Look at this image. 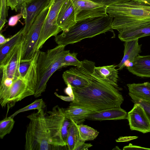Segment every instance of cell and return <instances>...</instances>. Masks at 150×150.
Segmentation results:
<instances>
[{
	"label": "cell",
	"mask_w": 150,
	"mask_h": 150,
	"mask_svg": "<svg viewBox=\"0 0 150 150\" xmlns=\"http://www.w3.org/2000/svg\"><path fill=\"white\" fill-rule=\"evenodd\" d=\"M74 122V121L65 116L61 132L63 139L66 144L69 128L73 124Z\"/></svg>",
	"instance_id": "29"
},
{
	"label": "cell",
	"mask_w": 150,
	"mask_h": 150,
	"mask_svg": "<svg viewBox=\"0 0 150 150\" xmlns=\"http://www.w3.org/2000/svg\"><path fill=\"white\" fill-rule=\"evenodd\" d=\"M66 0H51L50 8L44 22L36 48L40 50L47 40L62 31L57 21L60 9Z\"/></svg>",
	"instance_id": "8"
},
{
	"label": "cell",
	"mask_w": 150,
	"mask_h": 150,
	"mask_svg": "<svg viewBox=\"0 0 150 150\" xmlns=\"http://www.w3.org/2000/svg\"><path fill=\"white\" fill-rule=\"evenodd\" d=\"M139 39L125 42L124 56L120 63L116 65L118 69H122L130 62H133L141 52L142 45L139 44Z\"/></svg>",
	"instance_id": "16"
},
{
	"label": "cell",
	"mask_w": 150,
	"mask_h": 150,
	"mask_svg": "<svg viewBox=\"0 0 150 150\" xmlns=\"http://www.w3.org/2000/svg\"><path fill=\"white\" fill-rule=\"evenodd\" d=\"M47 112L42 109L27 116L30 122L25 133V150H59L67 147L61 132L64 108L55 105Z\"/></svg>",
	"instance_id": "1"
},
{
	"label": "cell",
	"mask_w": 150,
	"mask_h": 150,
	"mask_svg": "<svg viewBox=\"0 0 150 150\" xmlns=\"http://www.w3.org/2000/svg\"><path fill=\"white\" fill-rule=\"evenodd\" d=\"M46 106L42 99H37L31 104L16 111L10 116L13 118L18 114L28 111L37 109L38 111L44 109Z\"/></svg>",
	"instance_id": "25"
},
{
	"label": "cell",
	"mask_w": 150,
	"mask_h": 150,
	"mask_svg": "<svg viewBox=\"0 0 150 150\" xmlns=\"http://www.w3.org/2000/svg\"><path fill=\"white\" fill-rule=\"evenodd\" d=\"M77 127L80 139L85 142L94 140L99 133L96 130L87 125L77 124Z\"/></svg>",
	"instance_id": "24"
},
{
	"label": "cell",
	"mask_w": 150,
	"mask_h": 150,
	"mask_svg": "<svg viewBox=\"0 0 150 150\" xmlns=\"http://www.w3.org/2000/svg\"><path fill=\"white\" fill-rule=\"evenodd\" d=\"M66 46L58 45L45 52L40 51L37 64V84L34 95L38 98L46 90L47 83L50 77L57 70L64 67V59L70 52L65 50Z\"/></svg>",
	"instance_id": "4"
},
{
	"label": "cell",
	"mask_w": 150,
	"mask_h": 150,
	"mask_svg": "<svg viewBox=\"0 0 150 150\" xmlns=\"http://www.w3.org/2000/svg\"><path fill=\"white\" fill-rule=\"evenodd\" d=\"M74 6L71 0H66L58 14L57 24L62 31L67 30L76 23Z\"/></svg>",
	"instance_id": "14"
},
{
	"label": "cell",
	"mask_w": 150,
	"mask_h": 150,
	"mask_svg": "<svg viewBox=\"0 0 150 150\" xmlns=\"http://www.w3.org/2000/svg\"><path fill=\"white\" fill-rule=\"evenodd\" d=\"M25 36L4 58L0 62V80L6 78L16 79L19 76L18 69L21 62Z\"/></svg>",
	"instance_id": "9"
},
{
	"label": "cell",
	"mask_w": 150,
	"mask_h": 150,
	"mask_svg": "<svg viewBox=\"0 0 150 150\" xmlns=\"http://www.w3.org/2000/svg\"><path fill=\"white\" fill-rule=\"evenodd\" d=\"M66 85L67 87L65 88L64 92L66 94L68 95L71 98L72 101L74 98L73 88L69 84H67Z\"/></svg>",
	"instance_id": "37"
},
{
	"label": "cell",
	"mask_w": 150,
	"mask_h": 150,
	"mask_svg": "<svg viewBox=\"0 0 150 150\" xmlns=\"http://www.w3.org/2000/svg\"><path fill=\"white\" fill-rule=\"evenodd\" d=\"M50 5V2L37 16L28 31L24 36L21 62L31 61L36 52L38 41Z\"/></svg>",
	"instance_id": "6"
},
{
	"label": "cell",
	"mask_w": 150,
	"mask_h": 150,
	"mask_svg": "<svg viewBox=\"0 0 150 150\" xmlns=\"http://www.w3.org/2000/svg\"><path fill=\"white\" fill-rule=\"evenodd\" d=\"M78 53L76 52L69 53L64 59V67L68 66H74L79 67L82 64V61L79 60L77 58Z\"/></svg>",
	"instance_id": "27"
},
{
	"label": "cell",
	"mask_w": 150,
	"mask_h": 150,
	"mask_svg": "<svg viewBox=\"0 0 150 150\" xmlns=\"http://www.w3.org/2000/svg\"><path fill=\"white\" fill-rule=\"evenodd\" d=\"M77 125L74 122L69 129L66 145L69 150H74L76 145L81 140Z\"/></svg>",
	"instance_id": "23"
},
{
	"label": "cell",
	"mask_w": 150,
	"mask_h": 150,
	"mask_svg": "<svg viewBox=\"0 0 150 150\" xmlns=\"http://www.w3.org/2000/svg\"></svg>",
	"instance_id": "42"
},
{
	"label": "cell",
	"mask_w": 150,
	"mask_h": 150,
	"mask_svg": "<svg viewBox=\"0 0 150 150\" xmlns=\"http://www.w3.org/2000/svg\"><path fill=\"white\" fill-rule=\"evenodd\" d=\"M23 28L9 38L5 44L0 45V62L21 41L23 36Z\"/></svg>",
	"instance_id": "22"
},
{
	"label": "cell",
	"mask_w": 150,
	"mask_h": 150,
	"mask_svg": "<svg viewBox=\"0 0 150 150\" xmlns=\"http://www.w3.org/2000/svg\"><path fill=\"white\" fill-rule=\"evenodd\" d=\"M51 0H28L22 4L21 13L24 19L25 25L23 35L25 36L37 16L50 4Z\"/></svg>",
	"instance_id": "11"
},
{
	"label": "cell",
	"mask_w": 150,
	"mask_h": 150,
	"mask_svg": "<svg viewBox=\"0 0 150 150\" xmlns=\"http://www.w3.org/2000/svg\"><path fill=\"white\" fill-rule=\"evenodd\" d=\"M81 140L76 145L74 150H88L93 146L91 144L86 143Z\"/></svg>",
	"instance_id": "34"
},
{
	"label": "cell",
	"mask_w": 150,
	"mask_h": 150,
	"mask_svg": "<svg viewBox=\"0 0 150 150\" xmlns=\"http://www.w3.org/2000/svg\"><path fill=\"white\" fill-rule=\"evenodd\" d=\"M127 119L132 130L143 133L150 132V120L139 104L134 103L132 109L127 113Z\"/></svg>",
	"instance_id": "12"
},
{
	"label": "cell",
	"mask_w": 150,
	"mask_h": 150,
	"mask_svg": "<svg viewBox=\"0 0 150 150\" xmlns=\"http://www.w3.org/2000/svg\"><path fill=\"white\" fill-rule=\"evenodd\" d=\"M31 60L30 61L21 62L19 69V76L23 77L27 72L30 65Z\"/></svg>",
	"instance_id": "33"
},
{
	"label": "cell",
	"mask_w": 150,
	"mask_h": 150,
	"mask_svg": "<svg viewBox=\"0 0 150 150\" xmlns=\"http://www.w3.org/2000/svg\"><path fill=\"white\" fill-rule=\"evenodd\" d=\"M73 90L74 98L70 104L82 106L95 112L120 107L124 101L118 89L101 79L94 71L87 86L73 88Z\"/></svg>",
	"instance_id": "2"
},
{
	"label": "cell",
	"mask_w": 150,
	"mask_h": 150,
	"mask_svg": "<svg viewBox=\"0 0 150 150\" xmlns=\"http://www.w3.org/2000/svg\"><path fill=\"white\" fill-rule=\"evenodd\" d=\"M7 22L5 21L2 20V19L0 18V30L3 28L4 25L5 23Z\"/></svg>",
	"instance_id": "40"
},
{
	"label": "cell",
	"mask_w": 150,
	"mask_h": 150,
	"mask_svg": "<svg viewBox=\"0 0 150 150\" xmlns=\"http://www.w3.org/2000/svg\"><path fill=\"white\" fill-rule=\"evenodd\" d=\"M123 150H150V148H146L143 147L139 146L133 145L132 144L130 143L128 145L125 146L123 148Z\"/></svg>",
	"instance_id": "36"
},
{
	"label": "cell",
	"mask_w": 150,
	"mask_h": 150,
	"mask_svg": "<svg viewBox=\"0 0 150 150\" xmlns=\"http://www.w3.org/2000/svg\"><path fill=\"white\" fill-rule=\"evenodd\" d=\"M116 67L114 65L96 67L94 71L101 79L118 89V70L115 69Z\"/></svg>",
	"instance_id": "19"
},
{
	"label": "cell",
	"mask_w": 150,
	"mask_h": 150,
	"mask_svg": "<svg viewBox=\"0 0 150 150\" xmlns=\"http://www.w3.org/2000/svg\"><path fill=\"white\" fill-rule=\"evenodd\" d=\"M150 36V18L128 27L119 33L118 37L126 42Z\"/></svg>",
	"instance_id": "13"
},
{
	"label": "cell",
	"mask_w": 150,
	"mask_h": 150,
	"mask_svg": "<svg viewBox=\"0 0 150 150\" xmlns=\"http://www.w3.org/2000/svg\"><path fill=\"white\" fill-rule=\"evenodd\" d=\"M64 109L65 117L74 121L77 124L83 122L89 114L95 112L82 106L71 104H69L67 108Z\"/></svg>",
	"instance_id": "18"
},
{
	"label": "cell",
	"mask_w": 150,
	"mask_h": 150,
	"mask_svg": "<svg viewBox=\"0 0 150 150\" xmlns=\"http://www.w3.org/2000/svg\"><path fill=\"white\" fill-rule=\"evenodd\" d=\"M8 6L7 0H0V18L7 22Z\"/></svg>",
	"instance_id": "31"
},
{
	"label": "cell",
	"mask_w": 150,
	"mask_h": 150,
	"mask_svg": "<svg viewBox=\"0 0 150 150\" xmlns=\"http://www.w3.org/2000/svg\"><path fill=\"white\" fill-rule=\"evenodd\" d=\"M133 1L150 5V0H132Z\"/></svg>",
	"instance_id": "39"
},
{
	"label": "cell",
	"mask_w": 150,
	"mask_h": 150,
	"mask_svg": "<svg viewBox=\"0 0 150 150\" xmlns=\"http://www.w3.org/2000/svg\"><path fill=\"white\" fill-rule=\"evenodd\" d=\"M26 0H7L8 6H9L12 10H14L16 12L20 9L22 4Z\"/></svg>",
	"instance_id": "32"
},
{
	"label": "cell",
	"mask_w": 150,
	"mask_h": 150,
	"mask_svg": "<svg viewBox=\"0 0 150 150\" xmlns=\"http://www.w3.org/2000/svg\"><path fill=\"white\" fill-rule=\"evenodd\" d=\"M22 16L21 13L11 16L8 20V25L11 26H15L17 23L18 20Z\"/></svg>",
	"instance_id": "35"
},
{
	"label": "cell",
	"mask_w": 150,
	"mask_h": 150,
	"mask_svg": "<svg viewBox=\"0 0 150 150\" xmlns=\"http://www.w3.org/2000/svg\"><path fill=\"white\" fill-rule=\"evenodd\" d=\"M129 94L134 103L139 104L142 107L150 120V101L141 99L129 93Z\"/></svg>",
	"instance_id": "28"
},
{
	"label": "cell",
	"mask_w": 150,
	"mask_h": 150,
	"mask_svg": "<svg viewBox=\"0 0 150 150\" xmlns=\"http://www.w3.org/2000/svg\"><path fill=\"white\" fill-rule=\"evenodd\" d=\"M15 121L10 116L6 117L0 121V138L3 139L7 134L11 132Z\"/></svg>",
	"instance_id": "26"
},
{
	"label": "cell",
	"mask_w": 150,
	"mask_h": 150,
	"mask_svg": "<svg viewBox=\"0 0 150 150\" xmlns=\"http://www.w3.org/2000/svg\"><path fill=\"white\" fill-rule=\"evenodd\" d=\"M115 147L116 148H116L114 149H113H113H115V150H116V149H120L117 146H116Z\"/></svg>",
	"instance_id": "41"
},
{
	"label": "cell",
	"mask_w": 150,
	"mask_h": 150,
	"mask_svg": "<svg viewBox=\"0 0 150 150\" xmlns=\"http://www.w3.org/2000/svg\"><path fill=\"white\" fill-rule=\"evenodd\" d=\"M9 38H6L1 34H0V45L6 42L9 40Z\"/></svg>",
	"instance_id": "38"
},
{
	"label": "cell",
	"mask_w": 150,
	"mask_h": 150,
	"mask_svg": "<svg viewBox=\"0 0 150 150\" xmlns=\"http://www.w3.org/2000/svg\"><path fill=\"white\" fill-rule=\"evenodd\" d=\"M128 71L139 77L150 78V55L137 57L132 66L126 67Z\"/></svg>",
	"instance_id": "17"
},
{
	"label": "cell",
	"mask_w": 150,
	"mask_h": 150,
	"mask_svg": "<svg viewBox=\"0 0 150 150\" xmlns=\"http://www.w3.org/2000/svg\"><path fill=\"white\" fill-rule=\"evenodd\" d=\"M112 19L108 15L77 21L68 30L54 36V40L58 45L66 46L105 33L112 29Z\"/></svg>",
	"instance_id": "3"
},
{
	"label": "cell",
	"mask_w": 150,
	"mask_h": 150,
	"mask_svg": "<svg viewBox=\"0 0 150 150\" xmlns=\"http://www.w3.org/2000/svg\"><path fill=\"white\" fill-rule=\"evenodd\" d=\"M76 21L88 18L106 16L108 6L89 0H71Z\"/></svg>",
	"instance_id": "10"
},
{
	"label": "cell",
	"mask_w": 150,
	"mask_h": 150,
	"mask_svg": "<svg viewBox=\"0 0 150 150\" xmlns=\"http://www.w3.org/2000/svg\"><path fill=\"white\" fill-rule=\"evenodd\" d=\"M95 3L106 6L112 5L129 2L131 0H89Z\"/></svg>",
	"instance_id": "30"
},
{
	"label": "cell",
	"mask_w": 150,
	"mask_h": 150,
	"mask_svg": "<svg viewBox=\"0 0 150 150\" xmlns=\"http://www.w3.org/2000/svg\"><path fill=\"white\" fill-rule=\"evenodd\" d=\"M127 113L120 107L106 109L89 114L86 119L92 120H117L127 119Z\"/></svg>",
	"instance_id": "15"
},
{
	"label": "cell",
	"mask_w": 150,
	"mask_h": 150,
	"mask_svg": "<svg viewBox=\"0 0 150 150\" xmlns=\"http://www.w3.org/2000/svg\"><path fill=\"white\" fill-rule=\"evenodd\" d=\"M129 93L141 99L150 101V83L127 84Z\"/></svg>",
	"instance_id": "21"
},
{
	"label": "cell",
	"mask_w": 150,
	"mask_h": 150,
	"mask_svg": "<svg viewBox=\"0 0 150 150\" xmlns=\"http://www.w3.org/2000/svg\"><path fill=\"white\" fill-rule=\"evenodd\" d=\"M38 82L36 66L31 64L25 75L18 76L14 80L11 86L0 93V104L2 108L9 110L16 103L25 98L34 95Z\"/></svg>",
	"instance_id": "5"
},
{
	"label": "cell",
	"mask_w": 150,
	"mask_h": 150,
	"mask_svg": "<svg viewBox=\"0 0 150 150\" xmlns=\"http://www.w3.org/2000/svg\"><path fill=\"white\" fill-rule=\"evenodd\" d=\"M92 74L87 78L81 77L72 67L64 72L62 78L66 85L69 84L72 88H80L84 87L88 84Z\"/></svg>",
	"instance_id": "20"
},
{
	"label": "cell",
	"mask_w": 150,
	"mask_h": 150,
	"mask_svg": "<svg viewBox=\"0 0 150 150\" xmlns=\"http://www.w3.org/2000/svg\"><path fill=\"white\" fill-rule=\"evenodd\" d=\"M107 13L114 18H150V5L131 0L108 6Z\"/></svg>",
	"instance_id": "7"
}]
</instances>
